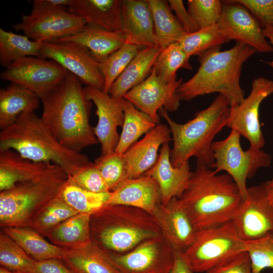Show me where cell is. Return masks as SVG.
<instances>
[{
	"mask_svg": "<svg viewBox=\"0 0 273 273\" xmlns=\"http://www.w3.org/2000/svg\"><path fill=\"white\" fill-rule=\"evenodd\" d=\"M40 100L43 106L40 117L62 146L81 153L85 148L98 143L89 123L91 101L75 75L68 72L64 80Z\"/></svg>",
	"mask_w": 273,
	"mask_h": 273,
	"instance_id": "6da1fadb",
	"label": "cell"
},
{
	"mask_svg": "<svg viewBox=\"0 0 273 273\" xmlns=\"http://www.w3.org/2000/svg\"><path fill=\"white\" fill-rule=\"evenodd\" d=\"M178 200L197 231L233 221L244 201L230 175L203 168L191 171Z\"/></svg>",
	"mask_w": 273,
	"mask_h": 273,
	"instance_id": "7a4b0ae2",
	"label": "cell"
},
{
	"mask_svg": "<svg viewBox=\"0 0 273 273\" xmlns=\"http://www.w3.org/2000/svg\"><path fill=\"white\" fill-rule=\"evenodd\" d=\"M256 51L243 43L236 42L230 49L220 47L198 56L197 72L182 82L176 91L180 101H190L198 96L218 93L228 100L230 107L239 104L245 98L240 85L243 64Z\"/></svg>",
	"mask_w": 273,
	"mask_h": 273,
	"instance_id": "3957f363",
	"label": "cell"
},
{
	"mask_svg": "<svg viewBox=\"0 0 273 273\" xmlns=\"http://www.w3.org/2000/svg\"><path fill=\"white\" fill-rule=\"evenodd\" d=\"M230 111L228 100L220 94L208 107L197 112L192 119L185 123L173 121L168 111L161 108L158 114L166 121L172 135L170 161L172 166L179 167L194 157L197 168L212 169L214 162L213 140L226 126Z\"/></svg>",
	"mask_w": 273,
	"mask_h": 273,
	"instance_id": "277c9868",
	"label": "cell"
},
{
	"mask_svg": "<svg viewBox=\"0 0 273 273\" xmlns=\"http://www.w3.org/2000/svg\"><path fill=\"white\" fill-rule=\"evenodd\" d=\"M11 149L37 163H54L68 176L88 163L87 157L62 146L35 112L21 114L16 121L0 132V151Z\"/></svg>",
	"mask_w": 273,
	"mask_h": 273,
	"instance_id": "5b68a950",
	"label": "cell"
},
{
	"mask_svg": "<svg viewBox=\"0 0 273 273\" xmlns=\"http://www.w3.org/2000/svg\"><path fill=\"white\" fill-rule=\"evenodd\" d=\"M92 242L108 253L127 252L143 241L161 235L153 215L140 208L105 204L91 214Z\"/></svg>",
	"mask_w": 273,
	"mask_h": 273,
	"instance_id": "8992f818",
	"label": "cell"
},
{
	"mask_svg": "<svg viewBox=\"0 0 273 273\" xmlns=\"http://www.w3.org/2000/svg\"><path fill=\"white\" fill-rule=\"evenodd\" d=\"M68 178L63 168L50 163L35 178L1 192V227H26L40 209L58 196Z\"/></svg>",
	"mask_w": 273,
	"mask_h": 273,
	"instance_id": "52a82bcc",
	"label": "cell"
},
{
	"mask_svg": "<svg viewBox=\"0 0 273 273\" xmlns=\"http://www.w3.org/2000/svg\"><path fill=\"white\" fill-rule=\"evenodd\" d=\"M246 242L232 221L198 231L192 244L182 255L195 273L206 272L246 251Z\"/></svg>",
	"mask_w": 273,
	"mask_h": 273,
	"instance_id": "ba28073f",
	"label": "cell"
},
{
	"mask_svg": "<svg viewBox=\"0 0 273 273\" xmlns=\"http://www.w3.org/2000/svg\"><path fill=\"white\" fill-rule=\"evenodd\" d=\"M241 136L238 131L231 129L225 139L213 142L212 168L216 173L226 171L237 185L243 200L246 201L248 197L247 180L253 177L260 168L268 167L271 156L262 149L250 146L246 151L243 150Z\"/></svg>",
	"mask_w": 273,
	"mask_h": 273,
	"instance_id": "9c48e42d",
	"label": "cell"
},
{
	"mask_svg": "<svg viewBox=\"0 0 273 273\" xmlns=\"http://www.w3.org/2000/svg\"><path fill=\"white\" fill-rule=\"evenodd\" d=\"M68 72L54 60L27 57L6 67L1 78L26 88L41 99L60 84Z\"/></svg>",
	"mask_w": 273,
	"mask_h": 273,
	"instance_id": "30bf717a",
	"label": "cell"
},
{
	"mask_svg": "<svg viewBox=\"0 0 273 273\" xmlns=\"http://www.w3.org/2000/svg\"><path fill=\"white\" fill-rule=\"evenodd\" d=\"M108 254L120 273H170L174 262L173 249L162 235L125 253Z\"/></svg>",
	"mask_w": 273,
	"mask_h": 273,
	"instance_id": "8fae6325",
	"label": "cell"
},
{
	"mask_svg": "<svg viewBox=\"0 0 273 273\" xmlns=\"http://www.w3.org/2000/svg\"><path fill=\"white\" fill-rule=\"evenodd\" d=\"M272 94L273 80L259 77L253 80L249 95L239 104L230 107L226 126L238 131L255 149H262L265 144L259 122L260 106Z\"/></svg>",
	"mask_w": 273,
	"mask_h": 273,
	"instance_id": "7c38bea8",
	"label": "cell"
},
{
	"mask_svg": "<svg viewBox=\"0 0 273 273\" xmlns=\"http://www.w3.org/2000/svg\"><path fill=\"white\" fill-rule=\"evenodd\" d=\"M40 54L41 58L56 61L87 86L103 90L99 63L85 47L71 41H47L42 42Z\"/></svg>",
	"mask_w": 273,
	"mask_h": 273,
	"instance_id": "4fadbf2b",
	"label": "cell"
},
{
	"mask_svg": "<svg viewBox=\"0 0 273 273\" xmlns=\"http://www.w3.org/2000/svg\"><path fill=\"white\" fill-rule=\"evenodd\" d=\"M86 24L83 19L66 9H57L31 11L13 27L32 40L44 42L75 34Z\"/></svg>",
	"mask_w": 273,
	"mask_h": 273,
	"instance_id": "5bb4252c",
	"label": "cell"
},
{
	"mask_svg": "<svg viewBox=\"0 0 273 273\" xmlns=\"http://www.w3.org/2000/svg\"><path fill=\"white\" fill-rule=\"evenodd\" d=\"M222 2V13L217 24L228 42L234 40L253 48L256 52H273L263 29L246 8L236 0Z\"/></svg>",
	"mask_w": 273,
	"mask_h": 273,
	"instance_id": "9a60e30c",
	"label": "cell"
},
{
	"mask_svg": "<svg viewBox=\"0 0 273 273\" xmlns=\"http://www.w3.org/2000/svg\"><path fill=\"white\" fill-rule=\"evenodd\" d=\"M183 82L181 78L176 77L169 82L161 80L152 70L149 76L123 96L140 111L148 114L156 124L160 118L159 110L165 108L168 112L176 111L180 100L176 91Z\"/></svg>",
	"mask_w": 273,
	"mask_h": 273,
	"instance_id": "2e32d148",
	"label": "cell"
},
{
	"mask_svg": "<svg viewBox=\"0 0 273 273\" xmlns=\"http://www.w3.org/2000/svg\"><path fill=\"white\" fill-rule=\"evenodd\" d=\"M248 195L232 221L239 235L246 242L273 235V207L262 184L248 188Z\"/></svg>",
	"mask_w": 273,
	"mask_h": 273,
	"instance_id": "e0dca14e",
	"label": "cell"
},
{
	"mask_svg": "<svg viewBox=\"0 0 273 273\" xmlns=\"http://www.w3.org/2000/svg\"><path fill=\"white\" fill-rule=\"evenodd\" d=\"M87 99L96 106L98 117L94 127L95 134L101 145V155L115 152L120 135L117 128L124 122V99H116L102 89L92 86L84 87Z\"/></svg>",
	"mask_w": 273,
	"mask_h": 273,
	"instance_id": "ac0fdd59",
	"label": "cell"
},
{
	"mask_svg": "<svg viewBox=\"0 0 273 273\" xmlns=\"http://www.w3.org/2000/svg\"><path fill=\"white\" fill-rule=\"evenodd\" d=\"M161 235L173 250L183 252L194 241L197 231L178 198L160 203L153 214Z\"/></svg>",
	"mask_w": 273,
	"mask_h": 273,
	"instance_id": "d6986e66",
	"label": "cell"
},
{
	"mask_svg": "<svg viewBox=\"0 0 273 273\" xmlns=\"http://www.w3.org/2000/svg\"><path fill=\"white\" fill-rule=\"evenodd\" d=\"M171 140L168 126L159 123L134 143L123 154L128 179L140 177L149 170L157 160L160 146Z\"/></svg>",
	"mask_w": 273,
	"mask_h": 273,
	"instance_id": "ffe728a7",
	"label": "cell"
},
{
	"mask_svg": "<svg viewBox=\"0 0 273 273\" xmlns=\"http://www.w3.org/2000/svg\"><path fill=\"white\" fill-rule=\"evenodd\" d=\"M121 22V33L125 42L140 48L158 46L152 14L146 0H122Z\"/></svg>",
	"mask_w": 273,
	"mask_h": 273,
	"instance_id": "44dd1931",
	"label": "cell"
},
{
	"mask_svg": "<svg viewBox=\"0 0 273 273\" xmlns=\"http://www.w3.org/2000/svg\"><path fill=\"white\" fill-rule=\"evenodd\" d=\"M169 143L161 147L155 164L143 175L152 177L157 183L160 192L161 203L167 204L172 199L183 194L191 175L189 163L174 167L170 161Z\"/></svg>",
	"mask_w": 273,
	"mask_h": 273,
	"instance_id": "7402d4cb",
	"label": "cell"
},
{
	"mask_svg": "<svg viewBox=\"0 0 273 273\" xmlns=\"http://www.w3.org/2000/svg\"><path fill=\"white\" fill-rule=\"evenodd\" d=\"M161 203L159 187L151 177L127 179L114 191L106 204L123 205L143 209L152 215Z\"/></svg>",
	"mask_w": 273,
	"mask_h": 273,
	"instance_id": "603a6c76",
	"label": "cell"
},
{
	"mask_svg": "<svg viewBox=\"0 0 273 273\" xmlns=\"http://www.w3.org/2000/svg\"><path fill=\"white\" fill-rule=\"evenodd\" d=\"M122 0H70L69 12L88 24L121 33Z\"/></svg>",
	"mask_w": 273,
	"mask_h": 273,
	"instance_id": "cb8c5ba5",
	"label": "cell"
},
{
	"mask_svg": "<svg viewBox=\"0 0 273 273\" xmlns=\"http://www.w3.org/2000/svg\"><path fill=\"white\" fill-rule=\"evenodd\" d=\"M55 40L79 43L89 51L99 63L105 61L125 43V38L121 33L88 24L75 34Z\"/></svg>",
	"mask_w": 273,
	"mask_h": 273,
	"instance_id": "d4e9b609",
	"label": "cell"
},
{
	"mask_svg": "<svg viewBox=\"0 0 273 273\" xmlns=\"http://www.w3.org/2000/svg\"><path fill=\"white\" fill-rule=\"evenodd\" d=\"M161 51L158 46L141 50L114 82L108 94L114 98L123 99L126 93L147 78Z\"/></svg>",
	"mask_w": 273,
	"mask_h": 273,
	"instance_id": "484cf974",
	"label": "cell"
},
{
	"mask_svg": "<svg viewBox=\"0 0 273 273\" xmlns=\"http://www.w3.org/2000/svg\"><path fill=\"white\" fill-rule=\"evenodd\" d=\"M63 262L73 273H120L109 254L92 242L77 249H64Z\"/></svg>",
	"mask_w": 273,
	"mask_h": 273,
	"instance_id": "4316f807",
	"label": "cell"
},
{
	"mask_svg": "<svg viewBox=\"0 0 273 273\" xmlns=\"http://www.w3.org/2000/svg\"><path fill=\"white\" fill-rule=\"evenodd\" d=\"M50 163H37L9 149L0 151V191L9 190L18 183L41 174Z\"/></svg>",
	"mask_w": 273,
	"mask_h": 273,
	"instance_id": "83f0119b",
	"label": "cell"
},
{
	"mask_svg": "<svg viewBox=\"0 0 273 273\" xmlns=\"http://www.w3.org/2000/svg\"><path fill=\"white\" fill-rule=\"evenodd\" d=\"M39 97L30 90L12 83L0 90V129L12 125L22 113L35 112L39 107Z\"/></svg>",
	"mask_w": 273,
	"mask_h": 273,
	"instance_id": "f1b7e54d",
	"label": "cell"
},
{
	"mask_svg": "<svg viewBox=\"0 0 273 273\" xmlns=\"http://www.w3.org/2000/svg\"><path fill=\"white\" fill-rule=\"evenodd\" d=\"M91 214L78 213L50 231L46 235L49 241L64 249H77L91 241Z\"/></svg>",
	"mask_w": 273,
	"mask_h": 273,
	"instance_id": "f546056e",
	"label": "cell"
},
{
	"mask_svg": "<svg viewBox=\"0 0 273 273\" xmlns=\"http://www.w3.org/2000/svg\"><path fill=\"white\" fill-rule=\"evenodd\" d=\"M35 261L61 259L64 248L47 241L28 227H5L2 230Z\"/></svg>",
	"mask_w": 273,
	"mask_h": 273,
	"instance_id": "4dcf8cb0",
	"label": "cell"
},
{
	"mask_svg": "<svg viewBox=\"0 0 273 273\" xmlns=\"http://www.w3.org/2000/svg\"><path fill=\"white\" fill-rule=\"evenodd\" d=\"M153 20L158 46L164 49L186 33L169 7L168 1L146 0Z\"/></svg>",
	"mask_w": 273,
	"mask_h": 273,
	"instance_id": "1f68e13d",
	"label": "cell"
},
{
	"mask_svg": "<svg viewBox=\"0 0 273 273\" xmlns=\"http://www.w3.org/2000/svg\"><path fill=\"white\" fill-rule=\"evenodd\" d=\"M124 122L115 152L123 154L144 133L153 129L156 124L147 114L124 99Z\"/></svg>",
	"mask_w": 273,
	"mask_h": 273,
	"instance_id": "d6a6232c",
	"label": "cell"
},
{
	"mask_svg": "<svg viewBox=\"0 0 273 273\" xmlns=\"http://www.w3.org/2000/svg\"><path fill=\"white\" fill-rule=\"evenodd\" d=\"M42 42L30 39L0 28V64L7 67L14 62L27 57L41 58L40 50Z\"/></svg>",
	"mask_w": 273,
	"mask_h": 273,
	"instance_id": "836d02e7",
	"label": "cell"
},
{
	"mask_svg": "<svg viewBox=\"0 0 273 273\" xmlns=\"http://www.w3.org/2000/svg\"><path fill=\"white\" fill-rule=\"evenodd\" d=\"M110 195L109 191L94 193L87 191L68 178L58 196L79 213L92 214L107 203Z\"/></svg>",
	"mask_w": 273,
	"mask_h": 273,
	"instance_id": "e575fe53",
	"label": "cell"
},
{
	"mask_svg": "<svg viewBox=\"0 0 273 273\" xmlns=\"http://www.w3.org/2000/svg\"><path fill=\"white\" fill-rule=\"evenodd\" d=\"M78 213L57 196L40 209L26 227L33 229L45 237L52 229Z\"/></svg>",
	"mask_w": 273,
	"mask_h": 273,
	"instance_id": "d590c367",
	"label": "cell"
},
{
	"mask_svg": "<svg viewBox=\"0 0 273 273\" xmlns=\"http://www.w3.org/2000/svg\"><path fill=\"white\" fill-rule=\"evenodd\" d=\"M190 57L177 42L172 43L161 50L152 70L161 80L169 82L176 77V72L179 69H192Z\"/></svg>",
	"mask_w": 273,
	"mask_h": 273,
	"instance_id": "8d00e7d4",
	"label": "cell"
},
{
	"mask_svg": "<svg viewBox=\"0 0 273 273\" xmlns=\"http://www.w3.org/2000/svg\"><path fill=\"white\" fill-rule=\"evenodd\" d=\"M190 56L198 55L228 42L217 24L186 33L177 42Z\"/></svg>",
	"mask_w": 273,
	"mask_h": 273,
	"instance_id": "74e56055",
	"label": "cell"
},
{
	"mask_svg": "<svg viewBox=\"0 0 273 273\" xmlns=\"http://www.w3.org/2000/svg\"><path fill=\"white\" fill-rule=\"evenodd\" d=\"M35 260L2 230L0 233L1 266L15 272L32 273Z\"/></svg>",
	"mask_w": 273,
	"mask_h": 273,
	"instance_id": "f35d334b",
	"label": "cell"
},
{
	"mask_svg": "<svg viewBox=\"0 0 273 273\" xmlns=\"http://www.w3.org/2000/svg\"><path fill=\"white\" fill-rule=\"evenodd\" d=\"M140 50L138 46L125 42L105 61L99 63V69L104 79L103 91L109 93L114 82Z\"/></svg>",
	"mask_w": 273,
	"mask_h": 273,
	"instance_id": "ab89813d",
	"label": "cell"
},
{
	"mask_svg": "<svg viewBox=\"0 0 273 273\" xmlns=\"http://www.w3.org/2000/svg\"><path fill=\"white\" fill-rule=\"evenodd\" d=\"M99 168L109 191H114L128 179L123 154L115 152L101 155L94 162Z\"/></svg>",
	"mask_w": 273,
	"mask_h": 273,
	"instance_id": "60d3db41",
	"label": "cell"
},
{
	"mask_svg": "<svg viewBox=\"0 0 273 273\" xmlns=\"http://www.w3.org/2000/svg\"><path fill=\"white\" fill-rule=\"evenodd\" d=\"M246 242L252 273H261L265 268L273 269V235Z\"/></svg>",
	"mask_w": 273,
	"mask_h": 273,
	"instance_id": "b9f144b4",
	"label": "cell"
},
{
	"mask_svg": "<svg viewBox=\"0 0 273 273\" xmlns=\"http://www.w3.org/2000/svg\"><path fill=\"white\" fill-rule=\"evenodd\" d=\"M188 11L199 29L218 23L222 13V2L218 0H188Z\"/></svg>",
	"mask_w": 273,
	"mask_h": 273,
	"instance_id": "7bdbcfd3",
	"label": "cell"
},
{
	"mask_svg": "<svg viewBox=\"0 0 273 273\" xmlns=\"http://www.w3.org/2000/svg\"><path fill=\"white\" fill-rule=\"evenodd\" d=\"M68 178L76 185L92 192L109 191L97 166L90 161L79 167Z\"/></svg>",
	"mask_w": 273,
	"mask_h": 273,
	"instance_id": "ee69618b",
	"label": "cell"
},
{
	"mask_svg": "<svg viewBox=\"0 0 273 273\" xmlns=\"http://www.w3.org/2000/svg\"><path fill=\"white\" fill-rule=\"evenodd\" d=\"M246 8L262 28L273 27V0H236Z\"/></svg>",
	"mask_w": 273,
	"mask_h": 273,
	"instance_id": "f6af8a7d",
	"label": "cell"
},
{
	"mask_svg": "<svg viewBox=\"0 0 273 273\" xmlns=\"http://www.w3.org/2000/svg\"><path fill=\"white\" fill-rule=\"evenodd\" d=\"M205 273H252L250 257L243 252Z\"/></svg>",
	"mask_w": 273,
	"mask_h": 273,
	"instance_id": "bcb514c9",
	"label": "cell"
},
{
	"mask_svg": "<svg viewBox=\"0 0 273 273\" xmlns=\"http://www.w3.org/2000/svg\"><path fill=\"white\" fill-rule=\"evenodd\" d=\"M168 2L171 11L174 12L177 20L187 33H193L200 29L186 9L183 1L169 0Z\"/></svg>",
	"mask_w": 273,
	"mask_h": 273,
	"instance_id": "7dc6e473",
	"label": "cell"
},
{
	"mask_svg": "<svg viewBox=\"0 0 273 273\" xmlns=\"http://www.w3.org/2000/svg\"><path fill=\"white\" fill-rule=\"evenodd\" d=\"M32 273H73L60 259L35 261Z\"/></svg>",
	"mask_w": 273,
	"mask_h": 273,
	"instance_id": "c3c4849f",
	"label": "cell"
},
{
	"mask_svg": "<svg viewBox=\"0 0 273 273\" xmlns=\"http://www.w3.org/2000/svg\"><path fill=\"white\" fill-rule=\"evenodd\" d=\"M70 0H34L31 11L37 12L57 9H66Z\"/></svg>",
	"mask_w": 273,
	"mask_h": 273,
	"instance_id": "681fc988",
	"label": "cell"
},
{
	"mask_svg": "<svg viewBox=\"0 0 273 273\" xmlns=\"http://www.w3.org/2000/svg\"><path fill=\"white\" fill-rule=\"evenodd\" d=\"M174 262L170 273H194L185 261L180 251L173 250Z\"/></svg>",
	"mask_w": 273,
	"mask_h": 273,
	"instance_id": "f907efd6",
	"label": "cell"
},
{
	"mask_svg": "<svg viewBox=\"0 0 273 273\" xmlns=\"http://www.w3.org/2000/svg\"><path fill=\"white\" fill-rule=\"evenodd\" d=\"M269 203L273 207V177L262 183Z\"/></svg>",
	"mask_w": 273,
	"mask_h": 273,
	"instance_id": "816d5d0a",
	"label": "cell"
},
{
	"mask_svg": "<svg viewBox=\"0 0 273 273\" xmlns=\"http://www.w3.org/2000/svg\"><path fill=\"white\" fill-rule=\"evenodd\" d=\"M263 32L266 38H267L269 40V43L273 48V27H267L263 28ZM267 64L273 69V61H263Z\"/></svg>",
	"mask_w": 273,
	"mask_h": 273,
	"instance_id": "f5cc1de1",
	"label": "cell"
},
{
	"mask_svg": "<svg viewBox=\"0 0 273 273\" xmlns=\"http://www.w3.org/2000/svg\"><path fill=\"white\" fill-rule=\"evenodd\" d=\"M0 273H18L17 272L13 271L8 269L2 266L0 267Z\"/></svg>",
	"mask_w": 273,
	"mask_h": 273,
	"instance_id": "db71d44e",
	"label": "cell"
},
{
	"mask_svg": "<svg viewBox=\"0 0 273 273\" xmlns=\"http://www.w3.org/2000/svg\"><path fill=\"white\" fill-rule=\"evenodd\" d=\"M18 273H24V272H17Z\"/></svg>",
	"mask_w": 273,
	"mask_h": 273,
	"instance_id": "11a10c76",
	"label": "cell"
}]
</instances>
